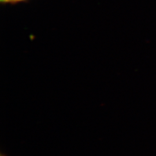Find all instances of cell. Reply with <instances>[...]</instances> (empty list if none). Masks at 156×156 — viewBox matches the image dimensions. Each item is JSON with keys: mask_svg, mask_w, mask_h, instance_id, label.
Listing matches in <instances>:
<instances>
[{"mask_svg": "<svg viewBox=\"0 0 156 156\" xmlns=\"http://www.w3.org/2000/svg\"><path fill=\"white\" fill-rule=\"evenodd\" d=\"M22 1V0H8V2H9V1Z\"/></svg>", "mask_w": 156, "mask_h": 156, "instance_id": "6da1fadb", "label": "cell"}, {"mask_svg": "<svg viewBox=\"0 0 156 156\" xmlns=\"http://www.w3.org/2000/svg\"><path fill=\"white\" fill-rule=\"evenodd\" d=\"M1 156H3V154H2H2H1Z\"/></svg>", "mask_w": 156, "mask_h": 156, "instance_id": "3957f363", "label": "cell"}, {"mask_svg": "<svg viewBox=\"0 0 156 156\" xmlns=\"http://www.w3.org/2000/svg\"><path fill=\"white\" fill-rule=\"evenodd\" d=\"M1 2H8V0H1Z\"/></svg>", "mask_w": 156, "mask_h": 156, "instance_id": "7a4b0ae2", "label": "cell"}]
</instances>
